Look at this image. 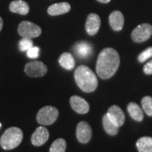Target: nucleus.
<instances>
[{
  "mask_svg": "<svg viewBox=\"0 0 152 152\" xmlns=\"http://www.w3.org/2000/svg\"><path fill=\"white\" fill-rule=\"evenodd\" d=\"M120 65V56L117 51L113 48L103 49L96 61V71L99 77L106 80L111 77L116 73Z\"/></svg>",
  "mask_w": 152,
  "mask_h": 152,
  "instance_id": "nucleus-1",
  "label": "nucleus"
},
{
  "mask_svg": "<svg viewBox=\"0 0 152 152\" xmlns=\"http://www.w3.org/2000/svg\"><path fill=\"white\" fill-rule=\"evenodd\" d=\"M77 86L85 92H92L98 86V80L94 72L86 66L81 65L77 68L74 73Z\"/></svg>",
  "mask_w": 152,
  "mask_h": 152,
  "instance_id": "nucleus-2",
  "label": "nucleus"
},
{
  "mask_svg": "<svg viewBox=\"0 0 152 152\" xmlns=\"http://www.w3.org/2000/svg\"><path fill=\"white\" fill-rule=\"evenodd\" d=\"M23 134V131L17 127H11L4 132L0 138V145L5 150L16 148L21 143Z\"/></svg>",
  "mask_w": 152,
  "mask_h": 152,
  "instance_id": "nucleus-3",
  "label": "nucleus"
},
{
  "mask_svg": "<svg viewBox=\"0 0 152 152\" xmlns=\"http://www.w3.org/2000/svg\"><path fill=\"white\" fill-rule=\"evenodd\" d=\"M58 116V111L52 106H47L38 111L37 121L42 125H50L56 121Z\"/></svg>",
  "mask_w": 152,
  "mask_h": 152,
  "instance_id": "nucleus-4",
  "label": "nucleus"
},
{
  "mask_svg": "<svg viewBox=\"0 0 152 152\" xmlns=\"http://www.w3.org/2000/svg\"><path fill=\"white\" fill-rule=\"evenodd\" d=\"M18 33L22 38H28L32 39L41 35L42 29L39 26L33 23L24 20L18 25Z\"/></svg>",
  "mask_w": 152,
  "mask_h": 152,
  "instance_id": "nucleus-5",
  "label": "nucleus"
},
{
  "mask_svg": "<svg viewBox=\"0 0 152 152\" xmlns=\"http://www.w3.org/2000/svg\"><path fill=\"white\" fill-rule=\"evenodd\" d=\"M47 72V66L39 61L28 62L25 66V73L30 77H42Z\"/></svg>",
  "mask_w": 152,
  "mask_h": 152,
  "instance_id": "nucleus-6",
  "label": "nucleus"
},
{
  "mask_svg": "<svg viewBox=\"0 0 152 152\" xmlns=\"http://www.w3.org/2000/svg\"><path fill=\"white\" fill-rule=\"evenodd\" d=\"M151 35L152 26L149 23H143L133 30L131 37L135 42H143L149 39Z\"/></svg>",
  "mask_w": 152,
  "mask_h": 152,
  "instance_id": "nucleus-7",
  "label": "nucleus"
},
{
  "mask_svg": "<svg viewBox=\"0 0 152 152\" xmlns=\"http://www.w3.org/2000/svg\"><path fill=\"white\" fill-rule=\"evenodd\" d=\"M92 128L87 122L81 121L77 125L76 136L77 140L82 144H87L92 138Z\"/></svg>",
  "mask_w": 152,
  "mask_h": 152,
  "instance_id": "nucleus-8",
  "label": "nucleus"
},
{
  "mask_svg": "<svg viewBox=\"0 0 152 152\" xmlns=\"http://www.w3.org/2000/svg\"><path fill=\"white\" fill-rule=\"evenodd\" d=\"M49 137V132L44 126H39L36 129L31 137V142L34 146L39 147L43 145Z\"/></svg>",
  "mask_w": 152,
  "mask_h": 152,
  "instance_id": "nucleus-9",
  "label": "nucleus"
},
{
  "mask_svg": "<svg viewBox=\"0 0 152 152\" xmlns=\"http://www.w3.org/2000/svg\"><path fill=\"white\" fill-rule=\"evenodd\" d=\"M108 116L116 126L121 127L124 124L125 116L122 109L116 105L111 106L108 110Z\"/></svg>",
  "mask_w": 152,
  "mask_h": 152,
  "instance_id": "nucleus-10",
  "label": "nucleus"
},
{
  "mask_svg": "<svg viewBox=\"0 0 152 152\" xmlns=\"http://www.w3.org/2000/svg\"><path fill=\"white\" fill-rule=\"evenodd\" d=\"M70 104L74 111L80 114H85L90 111V105L87 102L80 96H72L70 99Z\"/></svg>",
  "mask_w": 152,
  "mask_h": 152,
  "instance_id": "nucleus-11",
  "label": "nucleus"
},
{
  "mask_svg": "<svg viewBox=\"0 0 152 152\" xmlns=\"http://www.w3.org/2000/svg\"><path fill=\"white\" fill-rule=\"evenodd\" d=\"M101 26L100 17L96 14H90L87 16L85 29L88 35L93 36L96 35L99 30Z\"/></svg>",
  "mask_w": 152,
  "mask_h": 152,
  "instance_id": "nucleus-12",
  "label": "nucleus"
},
{
  "mask_svg": "<svg viewBox=\"0 0 152 152\" xmlns=\"http://www.w3.org/2000/svg\"><path fill=\"white\" fill-rule=\"evenodd\" d=\"M74 52L79 58H87L92 55L93 48L91 44L86 41H81L77 42L74 46Z\"/></svg>",
  "mask_w": 152,
  "mask_h": 152,
  "instance_id": "nucleus-13",
  "label": "nucleus"
},
{
  "mask_svg": "<svg viewBox=\"0 0 152 152\" xmlns=\"http://www.w3.org/2000/svg\"><path fill=\"white\" fill-rule=\"evenodd\" d=\"M109 23L112 29L115 31H120L124 26V17L121 11H113L109 16Z\"/></svg>",
  "mask_w": 152,
  "mask_h": 152,
  "instance_id": "nucleus-14",
  "label": "nucleus"
},
{
  "mask_svg": "<svg viewBox=\"0 0 152 152\" xmlns=\"http://www.w3.org/2000/svg\"><path fill=\"white\" fill-rule=\"evenodd\" d=\"M9 9L12 13L24 16L29 13L30 7L28 4L23 0H14L9 5Z\"/></svg>",
  "mask_w": 152,
  "mask_h": 152,
  "instance_id": "nucleus-15",
  "label": "nucleus"
},
{
  "mask_svg": "<svg viewBox=\"0 0 152 152\" xmlns=\"http://www.w3.org/2000/svg\"><path fill=\"white\" fill-rule=\"evenodd\" d=\"M70 10H71V5L69 4L68 2H61L49 6L47 9V13L50 16H54L66 14L69 12Z\"/></svg>",
  "mask_w": 152,
  "mask_h": 152,
  "instance_id": "nucleus-16",
  "label": "nucleus"
},
{
  "mask_svg": "<svg viewBox=\"0 0 152 152\" xmlns=\"http://www.w3.org/2000/svg\"><path fill=\"white\" fill-rule=\"evenodd\" d=\"M59 64L66 70H72L75 67V59L73 55L68 52H64L61 55L58 59Z\"/></svg>",
  "mask_w": 152,
  "mask_h": 152,
  "instance_id": "nucleus-17",
  "label": "nucleus"
},
{
  "mask_svg": "<svg viewBox=\"0 0 152 152\" xmlns=\"http://www.w3.org/2000/svg\"><path fill=\"white\" fill-rule=\"evenodd\" d=\"M128 111L130 113V116L132 118L134 121L140 122L144 118V113L143 111L140 106L137 104L131 102L128 106Z\"/></svg>",
  "mask_w": 152,
  "mask_h": 152,
  "instance_id": "nucleus-18",
  "label": "nucleus"
},
{
  "mask_svg": "<svg viewBox=\"0 0 152 152\" xmlns=\"http://www.w3.org/2000/svg\"><path fill=\"white\" fill-rule=\"evenodd\" d=\"M137 147L139 152H152V138L143 137L137 142Z\"/></svg>",
  "mask_w": 152,
  "mask_h": 152,
  "instance_id": "nucleus-19",
  "label": "nucleus"
},
{
  "mask_svg": "<svg viewBox=\"0 0 152 152\" xmlns=\"http://www.w3.org/2000/svg\"><path fill=\"white\" fill-rule=\"evenodd\" d=\"M102 122H103V126L104 130H105L106 132L107 133V134H109V135H115V134L118 132L119 128L112 122L111 119H110L109 116H108L107 113H106L105 115H104Z\"/></svg>",
  "mask_w": 152,
  "mask_h": 152,
  "instance_id": "nucleus-20",
  "label": "nucleus"
},
{
  "mask_svg": "<svg viewBox=\"0 0 152 152\" xmlns=\"http://www.w3.org/2000/svg\"><path fill=\"white\" fill-rule=\"evenodd\" d=\"M66 149V142L64 139H57L53 142L49 152H65Z\"/></svg>",
  "mask_w": 152,
  "mask_h": 152,
  "instance_id": "nucleus-21",
  "label": "nucleus"
},
{
  "mask_svg": "<svg viewBox=\"0 0 152 152\" xmlns=\"http://www.w3.org/2000/svg\"><path fill=\"white\" fill-rule=\"evenodd\" d=\"M142 106L144 111L149 116H152V97L149 96H144L142 99Z\"/></svg>",
  "mask_w": 152,
  "mask_h": 152,
  "instance_id": "nucleus-22",
  "label": "nucleus"
},
{
  "mask_svg": "<svg viewBox=\"0 0 152 152\" xmlns=\"http://www.w3.org/2000/svg\"><path fill=\"white\" fill-rule=\"evenodd\" d=\"M18 47L21 52H27L28 49L33 47V42L31 39L22 38L18 43Z\"/></svg>",
  "mask_w": 152,
  "mask_h": 152,
  "instance_id": "nucleus-23",
  "label": "nucleus"
},
{
  "mask_svg": "<svg viewBox=\"0 0 152 152\" xmlns=\"http://www.w3.org/2000/svg\"><path fill=\"white\" fill-rule=\"evenodd\" d=\"M152 57V47H149V48L142 52L141 54L139 55L138 61L140 62L143 63L149 59V58Z\"/></svg>",
  "mask_w": 152,
  "mask_h": 152,
  "instance_id": "nucleus-24",
  "label": "nucleus"
},
{
  "mask_svg": "<svg viewBox=\"0 0 152 152\" xmlns=\"http://www.w3.org/2000/svg\"><path fill=\"white\" fill-rule=\"evenodd\" d=\"M39 55V49L37 47H33L27 51V56L30 58H37Z\"/></svg>",
  "mask_w": 152,
  "mask_h": 152,
  "instance_id": "nucleus-25",
  "label": "nucleus"
},
{
  "mask_svg": "<svg viewBox=\"0 0 152 152\" xmlns=\"http://www.w3.org/2000/svg\"><path fill=\"white\" fill-rule=\"evenodd\" d=\"M144 72L147 75H152V60L150 61L144 66Z\"/></svg>",
  "mask_w": 152,
  "mask_h": 152,
  "instance_id": "nucleus-26",
  "label": "nucleus"
},
{
  "mask_svg": "<svg viewBox=\"0 0 152 152\" xmlns=\"http://www.w3.org/2000/svg\"><path fill=\"white\" fill-rule=\"evenodd\" d=\"M3 20L2 18H1V17L0 16V32H1V30H2V28H3Z\"/></svg>",
  "mask_w": 152,
  "mask_h": 152,
  "instance_id": "nucleus-27",
  "label": "nucleus"
},
{
  "mask_svg": "<svg viewBox=\"0 0 152 152\" xmlns=\"http://www.w3.org/2000/svg\"><path fill=\"white\" fill-rule=\"evenodd\" d=\"M98 1H99L101 3H104V4H106V3H109L111 0H97Z\"/></svg>",
  "mask_w": 152,
  "mask_h": 152,
  "instance_id": "nucleus-28",
  "label": "nucleus"
},
{
  "mask_svg": "<svg viewBox=\"0 0 152 152\" xmlns=\"http://www.w3.org/2000/svg\"><path fill=\"white\" fill-rule=\"evenodd\" d=\"M1 123H0V128H1Z\"/></svg>",
  "mask_w": 152,
  "mask_h": 152,
  "instance_id": "nucleus-29",
  "label": "nucleus"
}]
</instances>
